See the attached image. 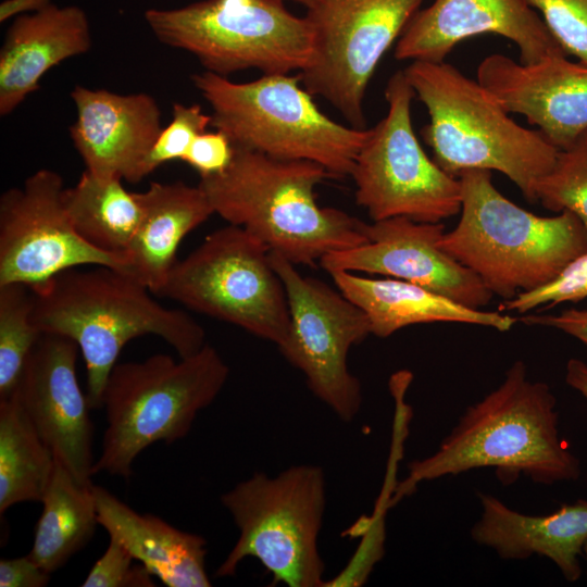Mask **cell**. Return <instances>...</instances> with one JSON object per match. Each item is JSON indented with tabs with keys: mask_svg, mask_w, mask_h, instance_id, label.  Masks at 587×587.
<instances>
[{
	"mask_svg": "<svg viewBox=\"0 0 587 587\" xmlns=\"http://www.w3.org/2000/svg\"><path fill=\"white\" fill-rule=\"evenodd\" d=\"M289 305L290 330L278 347L300 370L311 392L341 421L351 422L362 405V386L348 367L352 346L371 335L365 312L321 279L303 276L296 265L270 251Z\"/></svg>",
	"mask_w": 587,
	"mask_h": 587,
	"instance_id": "4fadbf2b",
	"label": "cell"
},
{
	"mask_svg": "<svg viewBox=\"0 0 587 587\" xmlns=\"http://www.w3.org/2000/svg\"><path fill=\"white\" fill-rule=\"evenodd\" d=\"M78 346L42 333L14 391L41 439L83 485H92L93 424L76 372Z\"/></svg>",
	"mask_w": 587,
	"mask_h": 587,
	"instance_id": "2e32d148",
	"label": "cell"
},
{
	"mask_svg": "<svg viewBox=\"0 0 587 587\" xmlns=\"http://www.w3.org/2000/svg\"><path fill=\"white\" fill-rule=\"evenodd\" d=\"M483 467H494L504 485L521 474L542 485L580 476L579 459L560 437L555 396L548 384L527 377L522 360L495 390L465 410L436 452L408 464L389 505L423 482Z\"/></svg>",
	"mask_w": 587,
	"mask_h": 587,
	"instance_id": "6da1fadb",
	"label": "cell"
},
{
	"mask_svg": "<svg viewBox=\"0 0 587 587\" xmlns=\"http://www.w3.org/2000/svg\"><path fill=\"white\" fill-rule=\"evenodd\" d=\"M33 291L18 283L0 285V400L16 390L28 357L41 336L32 321Z\"/></svg>",
	"mask_w": 587,
	"mask_h": 587,
	"instance_id": "83f0119b",
	"label": "cell"
},
{
	"mask_svg": "<svg viewBox=\"0 0 587 587\" xmlns=\"http://www.w3.org/2000/svg\"><path fill=\"white\" fill-rule=\"evenodd\" d=\"M528 325H542L559 329L587 348V309H566L558 314L527 315L520 319Z\"/></svg>",
	"mask_w": 587,
	"mask_h": 587,
	"instance_id": "d590c367",
	"label": "cell"
},
{
	"mask_svg": "<svg viewBox=\"0 0 587 587\" xmlns=\"http://www.w3.org/2000/svg\"><path fill=\"white\" fill-rule=\"evenodd\" d=\"M71 98L76 120L70 127L74 148L86 171L103 178L138 183L162 130L161 111L145 92L120 95L75 86Z\"/></svg>",
	"mask_w": 587,
	"mask_h": 587,
	"instance_id": "d6986e66",
	"label": "cell"
},
{
	"mask_svg": "<svg viewBox=\"0 0 587 587\" xmlns=\"http://www.w3.org/2000/svg\"><path fill=\"white\" fill-rule=\"evenodd\" d=\"M122 180L98 177L85 170L75 186L64 188L63 202L82 238L102 251L127 259L141 209L135 192L127 191Z\"/></svg>",
	"mask_w": 587,
	"mask_h": 587,
	"instance_id": "484cf974",
	"label": "cell"
},
{
	"mask_svg": "<svg viewBox=\"0 0 587 587\" xmlns=\"http://www.w3.org/2000/svg\"><path fill=\"white\" fill-rule=\"evenodd\" d=\"M32 291L35 326L78 346L87 371V399L93 410L102 409L107 380L128 341L153 335L179 358L205 345L203 327L187 312L163 307L149 288L110 266L68 270Z\"/></svg>",
	"mask_w": 587,
	"mask_h": 587,
	"instance_id": "7a4b0ae2",
	"label": "cell"
},
{
	"mask_svg": "<svg viewBox=\"0 0 587 587\" xmlns=\"http://www.w3.org/2000/svg\"><path fill=\"white\" fill-rule=\"evenodd\" d=\"M338 290L361 308L372 335L387 338L397 330L424 323H463L511 329L517 319L500 311L486 312L463 305L420 285L386 277L372 278L347 271L329 273Z\"/></svg>",
	"mask_w": 587,
	"mask_h": 587,
	"instance_id": "603a6c76",
	"label": "cell"
},
{
	"mask_svg": "<svg viewBox=\"0 0 587 587\" xmlns=\"http://www.w3.org/2000/svg\"><path fill=\"white\" fill-rule=\"evenodd\" d=\"M193 86L212 109L211 126L234 148L280 160H305L333 177L350 176L369 128H355L325 115L302 85L300 75L271 74L235 83L204 71Z\"/></svg>",
	"mask_w": 587,
	"mask_h": 587,
	"instance_id": "52a82bcc",
	"label": "cell"
},
{
	"mask_svg": "<svg viewBox=\"0 0 587 587\" xmlns=\"http://www.w3.org/2000/svg\"><path fill=\"white\" fill-rule=\"evenodd\" d=\"M157 296L236 325L277 347L289 335L288 299L270 249L235 225L212 232L176 261Z\"/></svg>",
	"mask_w": 587,
	"mask_h": 587,
	"instance_id": "30bf717a",
	"label": "cell"
},
{
	"mask_svg": "<svg viewBox=\"0 0 587 587\" xmlns=\"http://www.w3.org/2000/svg\"><path fill=\"white\" fill-rule=\"evenodd\" d=\"M145 21L163 45L189 52L217 75L254 68L264 75L300 73L313 51L305 16L280 0H201L149 9Z\"/></svg>",
	"mask_w": 587,
	"mask_h": 587,
	"instance_id": "9c48e42d",
	"label": "cell"
},
{
	"mask_svg": "<svg viewBox=\"0 0 587 587\" xmlns=\"http://www.w3.org/2000/svg\"><path fill=\"white\" fill-rule=\"evenodd\" d=\"M330 174L305 160H280L234 148L220 174L200 177L214 214L243 228L295 265L315 266L328 253L367 242L364 222L316 202Z\"/></svg>",
	"mask_w": 587,
	"mask_h": 587,
	"instance_id": "3957f363",
	"label": "cell"
},
{
	"mask_svg": "<svg viewBox=\"0 0 587 587\" xmlns=\"http://www.w3.org/2000/svg\"><path fill=\"white\" fill-rule=\"evenodd\" d=\"M280 1H283V2H286V1H295V2H297V3H300V4H302V5H305V3H307L308 0H280Z\"/></svg>",
	"mask_w": 587,
	"mask_h": 587,
	"instance_id": "f35d334b",
	"label": "cell"
},
{
	"mask_svg": "<svg viewBox=\"0 0 587 587\" xmlns=\"http://www.w3.org/2000/svg\"><path fill=\"white\" fill-rule=\"evenodd\" d=\"M135 195L141 216L126 251L128 274L157 295L176 263L184 237L214 211L199 185L153 182Z\"/></svg>",
	"mask_w": 587,
	"mask_h": 587,
	"instance_id": "cb8c5ba5",
	"label": "cell"
},
{
	"mask_svg": "<svg viewBox=\"0 0 587 587\" xmlns=\"http://www.w3.org/2000/svg\"><path fill=\"white\" fill-rule=\"evenodd\" d=\"M63 179L41 168L0 197V285L36 289L62 272L110 266L128 274L127 259L88 243L74 229L63 202Z\"/></svg>",
	"mask_w": 587,
	"mask_h": 587,
	"instance_id": "5bb4252c",
	"label": "cell"
},
{
	"mask_svg": "<svg viewBox=\"0 0 587 587\" xmlns=\"http://www.w3.org/2000/svg\"><path fill=\"white\" fill-rule=\"evenodd\" d=\"M233 154L234 147L228 137L215 129L198 135L182 161L204 177L224 172Z\"/></svg>",
	"mask_w": 587,
	"mask_h": 587,
	"instance_id": "836d02e7",
	"label": "cell"
},
{
	"mask_svg": "<svg viewBox=\"0 0 587 587\" xmlns=\"http://www.w3.org/2000/svg\"><path fill=\"white\" fill-rule=\"evenodd\" d=\"M583 554H584V557H585V559L587 561V540H586V542L584 545V548H583Z\"/></svg>",
	"mask_w": 587,
	"mask_h": 587,
	"instance_id": "ab89813d",
	"label": "cell"
},
{
	"mask_svg": "<svg viewBox=\"0 0 587 587\" xmlns=\"http://www.w3.org/2000/svg\"><path fill=\"white\" fill-rule=\"evenodd\" d=\"M445 225L397 216L363 224L367 242L326 254L320 265L327 272L377 274L425 287L463 305L479 309L491 291L469 267L438 247Z\"/></svg>",
	"mask_w": 587,
	"mask_h": 587,
	"instance_id": "9a60e30c",
	"label": "cell"
},
{
	"mask_svg": "<svg viewBox=\"0 0 587 587\" xmlns=\"http://www.w3.org/2000/svg\"><path fill=\"white\" fill-rule=\"evenodd\" d=\"M239 536L215 576H234L246 558H254L274 584L324 586L319 536L326 507L323 470L292 465L276 476L257 472L221 496Z\"/></svg>",
	"mask_w": 587,
	"mask_h": 587,
	"instance_id": "ba28073f",
	"label": "cell"
},
{
	"mask_svg": "<svg viewBox=\"0 0 587 587\" xmlns=\"http://www.w3.org/2000/svg\"><path fill=\"white\" fill-rule=\"evenodd\" d=\"M98 523L168 587H209L207 540L140 514L101 486L92 485Z\"/></svg>",
	"mask_w": 587,
	"mask_h": 587,
	"instance_id": "7402d4cb",
	"label": "cell"
},
{
	"mask_svg": "<svg viewBox=\"0 0 587 587\" xmlns=\"http://www.w3.org/2000/svg\"><path fill=\"white\" fill-rule=\"evenodd\" d=\"M483 34L512 41L524 64L567 55L527 0H435L409 22L394 55L399 61L442 62L457 45Z\"/></svg>",
	"mask_w": 587,
	"mask_h": 587,
	"instance_id": "e0dca14e",
	"label": "cell"
},
{
	"mask_svg": "<svg viewBox=\"0 0 587 587\" xmlns=\"http://www.w3.org/2000/svg\"><path fill=\"white\" fill-rule=\"evenodd\" d=\"M211 121V114L203 113L199 104L174 103L172 121L162 128L147 158L146 174L166 162L182 161L195 138L207 132Z\"/></svg>",
	"mask_w": 587,
	"mask_h": 587,
	"instance_id": "f546056e",
	"label": "cell"
},
{
	"mask_svg": "<svg viewBox=\"0 0 587 587\" xmlns=\"http://www.w3.org/2000/svg\"><path fill=\"white\" fill-rule=\"evenodd\" d=\"M482 514L471 529L472 539L503 560L538 554L551 560L571 583L579 579V555L587 540V499L562 504L546 515L520 513L497 497L479 494Z\"/></svg>",
	"mask_w": 587,
	"mask_h": 587,
	"instance_id": "44dd1931",
	"label": "cell"
},
{
	"mask_svg": "<svg viewBox=\"0 0 587 587\" xmlns=\"http://www.w3.org/2000/svg\"><path fill=\"white\" fill-rule=\"evenodd\" d=\"M51 4V0H4L0 4V22L38 12Z\"/></svg>",
	"mask_w": 587,
	"mask_h": 587,
	"instance_id": "8d00e7d4",
	"label": "cell"
},
{
	"mask_svg": "<svg viewBox=\"0 0 587 587\" xmlns=\"http://www.w3.org/2000/svg\"><path fill=\"white\" fill-rule=\"evenodd\" d=\"M403 71L429 115L422 138L444 171L457 177L467 170L497 171L536 201V184L553 166L557 147L515 122L486 87L446 61H412Z\"/></svg>",
	"mask_w": 587,
	"mask_h": 587,
	"instance_id": "277c9868",
	"label": "cell"
},
{
	"mask_svg": "<svg viewBox=\"0 0 587 587\" xmlns=\"http://www.w3.org/2000/svg\"><path fill=\"white\" fill-rule=\"evenodd\" d=\"M535 199L549 211L572 212L587 230V129L559 149L553 166L536 184Z\"/></svg>",
	"mask_w": 587,
	"mask_h": 587,
	"instance_id": "f1b7e54d",
	"label": "cell"
},
{
	"mask_svg": "<svg viewBox=\"0 0 587 587\" xmlns=\"http://www.w3.org/2000/svg\"><path fill=\"white\" fill-rule=\"evenodd\" d=\"M153 575L114 537L97 560L84 587H154Z\"/></svg>",
	"mask_w": 587,
	"mask_h": 587,
	"instance_id": "d6a6232c",
	"label": "cell"
},
{
	"mask_svg": "<svg viewBox=\"0 0 587 587\" xmlns=\"http://www.w3.org/2000/svg\"><path fill=\"white\" fill-rule=\"evenodd\" d=\"M50 575L28 555L0 560V587H43Z\"/></svg>",
	"mask_w": 587,
	"mask_h": 587,
	"instance_id": "e575fe53",
	"label": "cell"
},
{
	"mask_svg": "<svg viewBox=\"0 0 587 587\" xmlns=\"http://www.w3.org/2000/svg\"><path fill=\"white\" fill-rule=\"evenodd\" d=\"M565 382L587 400V363L570 359L565 367Z\"/></svg>",
	"mask_w": 587,
	"mask_h": 587,
	"instance_id": "74e56055",
	"label": "cell"
},
{
	"mask_svg": "<svg viewBox=\"0 0 587 587\" xmlns=\"http://www.w3.org/2000/svg\"><path fill=\"white\" fill-rule=\"evenodd\" d=\"M89 21L77 5L53 3L16 16L0 50V114H11L40 89L43 75L61 62L91 48Z\"/></svg>",
	"mask_w": 587,
	"mask_h": 587,
	"instance_id": "ffe728a7",
	"label": "cell"
},
{
	"mask_svg": "<svg viewBox=\"0 0 587 587\" xmlns=\"http://www.w3.org/2000/svg\"><path fill=\"white\" fill-rule=\"evenodd\" d=\"M415 92L404 71L387 82L386 115L372 128L350 176L358 205L373 222L403 216L439 223L460 213V178L444 171L424 151L412 125Z\"/></svg>",
	"mask_w": 587,
	"mask_h": 587,
	"instance_id": "8fae6325",
	"label": "cell"
},
{
	"mask_svg": "<svg viewBox=\"0 0 587 587\" xmlns=\"http://www.w3.org/2000/svg\"><path fill=\"white\" fill-rule=\"evenodd\" d=\"M424 0H308L313 51L298 73L304 88L328 101L355 128H366L364 99L387 50Z\"/></svg>",
	"mask_w": 587,
	"mask_h": 587,
	"instance_id": "7c38bea8",
	"label": "cell"
},
{
	"mask_svg": "<svg viewBox=\"0 0 587 587\" xmlns=\"http://www.w3.org/2000/svg\"><path fill=\"white\" fill-rule=\"evenodd\" d=\"M477 80L509 113L523 115L558 149L587 129V64L569 55L524 64L492 53L479 63Z\"/></svg>",
	"mask_w": 587,
	"mask_h": 587,
	"instance_id": "ac0fdd59",
	"label": "cell"
},
{
	"mask_svg": "<svg viewBox=\"0 0 587 587\" xmlns=\"http://www.w3.org/2000/svg\"><path fill=\"white\" fill-rule=\"evenodd\" d=\"M491 171L467 170L460 220L445 232L438 247L473 271L491 291L504 298L538 288L587 251V230L570 211L539 216L504 197Z\"/></svg>",
	"mask_w": 587,
	"mask_h": 587,
	"instance_id": "5b68a950",
	"label": "cell"
},
{
	"mask_svg": "<svg viewBox=\"0 0 587 587\" xmlns=\"http://www.w3.org/2000/svg\"><path fill=\"white\" fill-rule=\"evenodd\" d=\"M179 359L158 353L113 367L102 396L107 427L93 475L128 479L145 449L186 437L198 413L222 391L229 369L215 348L205 344Z\"/></svg>",
	"mask_w": 587,
	"mask_h": 587,
	"instance_id": "8992f818",
	"label": "cell"
},
{
	"mask_svg": "<svg viewBox=\"0 0 587 587\" xmlns=\"http://www.w3.org/2000/svg\"><path fill=\"white\" fill-rule=\"evenodd\" d=\"M92 485L77 482L55 458L54 471L41 500L42 513L28 553L49 574L62 567L92 538L99 524Z\"/></svg>",
	"mask_w": 587,
	"mask_h": 587,
	"instance_id": "d4e9b609",
	"label": "cell"
},
{
	"mask_svg": "<svg viewBox=\"0 0 587 587\" xmlns=\"http://www.w3.org/2000/svg\"><path fill=\"white\" fill-rule=\"evenodd\" d=\"M567 55L587 64V0H527Z\"/></svg>",
	"mask_w": 587,
	"mask_h": 587,
	"instance_id": "1f68e13d",
	"label": "cell"
},
{
	"mask_svg": "<svg viewBox=\"0 0 587 587\" xmlns=\"http://www.w3.org/2000/svg\"><path fill=\"white\" fill-rule=\"evenodd\" d=\"M55 455L13 394L0 400V512L26 501L41 502Z\"/></svg>",
	"mask_w": 587,
	"mask_h": 587,
	"instance_id": "4316f807",
	"label": "cell"
},
{
	"mask_svg": "<svg viewBox=\"0 0 587 587\" xmlns=\"http://www.w3.org/2000/svg\"><path fill=\"white\" fill-rule=\"evenodd\" d=\"M585 298H587V251L567 263L547 284L504 300L499 305V311L525 313L539 305L577 302Z\"/></svg>",
	"mask_w": 587,
	"mask_h": 587,
	"instance_id": "4dcf8cb0",
	"label": "cell"
}]
</instances>
